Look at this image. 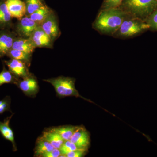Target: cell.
<instances>
[{
	"label": "cell",
	"mask_w": 157,
	"mask_h": 157,
	"mask_svg": "<svg viewBox=\"0 0 157 157\" xmlns=\"http://www.w3.org/2000/svg\"><path fill=\"white\" fill-rule=\"evenodd\" d=\"M149 29V26L145 21L128 15L112 36L120 39L132 38Z\"/></svg>",
	"instance_id": "obj_3"
},
{
	"label": "cell",
	"mask_w": 157,
	"mask_h": 157,
	"mask_svg": "<svg viewBox=\"0 0 157 157\" xmlns=\"http://www.w3.org/2000/svg\"><path fill=\"white\" fill-rule=\"evenodd\" d=\"M52 12V11L47 6L44 5L40 9L29 15V17L40 26L46 17Z\"/></svg>",
	"instance_id": "obj_16"
},
{
	"label": "cell",
	"mask_w": 157,
	"mask_h": 157,
	"mask_svg": "<svg viewBox=\"0 0 157 157\" xmlns=\"http://www.w3.org/2000/svg\"><path fill=\"white\" fill-rule=\"evenodd\" d=\"M128 15L119 8L101 10L93 28L100 33L113 36Z\"/></svg>",
	"instance_id": "obj_1"
},
{
	"label": "cell",
	"mask_w": 157,
	"mask_h": 157,
	"mask_svg": "<svg viewBox=\"0 0 157 157\" xmlns=\"http://www.w3.org/2000/svg\"><path fill=\"white\" fill-rule=\"evenodd\" d=\"M39 26L30 17L27 16L19 20L17 25V32L23 38H29Z\"/></svg>",
	"instance_id": "obj_8"
},
{
	"label": "cell",
	"mask_w": 157,
	"mask_h": 157,
	"mask_svg": "<svg viewBox=\"0 0 157 157\" xmlns=\"http://www.w3.org/2000/svg\"><path fill=\"white\" fill-rule=\"evenodd\" d=\"M44 81L49 82L53 86L57 95L60 98L75 97L81 98L86 101L89 100L82 97L75 88V79L64 76H59L56 78L44 79Z\"/></svg>",
	"instance_id": "obj_4"
},
{
	"label": "cell",
	"mask_w": 157,
	"mask_h": 157,
	"mask_svg": "<svg viewBox=\"0 0 157 157\" xmlns=\"http://www.w3.org/2000/svg\"><path fill=\"white\" fill-rule=\"evenodd\" d=\"M26 14L28 16L33 14L37 10L44 6L42 0H26Z\"/></svg>",
	"instance_id": "obj_22"
},
{
	"label": "cell",
	"mask_w": 157,
	"mask_h": 157,
	"mask_svg": "<svg viewBox=\"0 0 157 157\" xmlns=\"http://www.w3.org/2000/svg\"><path fill=\"white\" fill-rule=\"evenodd\" d=\"M13 115V114H12L11 116L6 118L3 122L0 121V133L5 139L11 142L13 151H15L17 150V149L14 140V132L9 125Z\"/></svg>",
	"instance_id": "obj_12"
},
{
	"label": "cell",
	"mask_w": 157,
	"mask_h": 157,
	"mask_svg": "<svg viewBox=\"0 0 157 157\" xmlns=\"http://www.w3.org/2000/svg\"><path fill=\"white\" fill-rule=\"evenodd\" d=\"M17 86L25 95L28 97H35L39 92L38 81L35 76L31 74L19 80Z\"/></svg>",
	"instance_id": "obj_5"
},
{
	"label": "cell",
	"mask_w": 157,
	"mask_h": 157,
	"mask_svg": "<svg viewBox=\"0 0 157 157\" xmlns=\"http://www.w3.org/2000/svg\"><path fill=\"white\" fill-rule=\"evenodd\" d=\"M11 18L6 3H0V28L4 27L9 24Z\"/></svg>",
	"instance_id": "obj_21"
},
{
	"label": "cell",
	"mask_w": 157,
	"mask_h": 157,
	"mask_svg": "<svg viewBox=\"0 0 157 157\" xmlns=\"http://www.w3.org/2000/svg\"><path fill=\"white\" fill-rule=\"evenodd\" d=\"M14 40V37L10 33L0 32V56L7 54L12 48Z\"/></svg>",
	"instance_id": "obj_14"
},
{
	"label": "cell",
	"mask_w": 157,
	"mask_h": 157,
	"mask_svg": "<svg viewBox=\"0 0 157 157\" xmlns=\"http://www.w3.org/2000/svg\"><path fill=\"white\" fill-rule=\"evenodd\" d=\"M11 98L9 96H7L0 101V114L6 111H11Z\"/></svg>",
	"instance_id": "obj_26"
},
{
	"label": "cell",
	"mask_w": 157,
	"mask_h": 157,
	"mask_svg": "<svg viewBox=\"0 0 157 157\" xmlns=\"http://www.w3.org/2000/svg\"><path fill=\"white\" fill-rule=\"evenodd\" d=\"M36 46L29 38H20L14 39L12 48L32 54Z\"/></svg>",
	"instance_id": "obj_15"
},
{
	"label": "cell",
	"mask_w": 157,
	"mask_h": 157,
	"mask_svg": "<svg viewBox=\"0 0 157 157\" xmlns=\"http://www.w3.org/2000/svg\"><path fill=\"white\" fill-rule=\"evenodd\" d=\"M79 126L72 125L62 126L51 128L52 130L58 133L62 138L66 140H70L74 133Z\"/></svg>",
	"instance_id": "obj_17"
},
{
	"label": "cell",
	"mask_w": 157,
	"mask_h": 157,
	"mask_svg": "<svg viewBox=\"0 0 157 157\" xmlns=\"http://www.w3.org/2000/svg\"><path fill=\"white\" fill-rule=\"evenodd\" d=\"M6 64L9 71L17 78H22L30 74L27 66V64L21 61L11 59L10 60L6 61Z\"/></svg>",
	"instance_id": "obj_11"
},
{
	"label": "cell",
	"mask_w": 157,
	"mask_h": 157,
	"mask_svg": "<svg viewBox=\"0 0 157 157\" xmlns=\"http://www.w3.org/2000/svg\"><path fill=\"white\" fill-rule=\"evenodd\" d=\"M5 3L12 18L19 21L26 14L25 3L21 0H7Z\"/></svg>",
	"instance_id": "obj_10"
},
{
	"label": "cell",
	"mask_w": 157,
	"mask_h": 157,
	"mask_svg": "<svg viewBox=\"0 0 157 157\" xmlns=\"http://www.w3.org/2000/svg\"><path fill=\"white\" fill-rule=\"evenodd\" d=\"M119 8L128 15L145 21L157 9V0H124Z\"/></svg>",
	"instance_id": "obj_2"
},
{
	"label": "cell",
	"mask_w": 157,
	"mask_h": 157,
	"mask_svg": "<svg viewBox=\"0 0 157 157\" xmlns=\"http://www.w3.org/2000/svg\"><path fill=\"white\" fill-rule=\"evenodd\" d=\"M31 54H32L27 53L22 51L11 48L9 51L7 55L11 58V59L19 60L24 62L27 64H28L30 61Z\"/></svg>",
	"instance_id": "obj_19"
},
{
	"label": "cell",
	"mask_w": 157,
	"mask_h": 157,
	"mask_svg": "<svg viewBox=\"0 0 157 157\" xmlns=\"http://www.w3.org/2000/svg\"><path fill=\"white\" fill-rule=\"evenodd\" d=\"M19 80L17 77L5 67L0 73V86L6 83H13L17 85Z\"/></svg>",
	"instance_id": "obj_20"
},
{
	"label": "cell",
	"mask_w": 157,
	"mask_h": 157,
	"mask_svg": "<svg viewBox=\"0 0 157 157\" xmlns=\"http://www.w3.org/2000/svg\"><path fill=\"white\" fill-rule=\"evenodd\" d=\"M59 149L61 153L60 157H65V155L68 153L80 149L78 148L76 144L71 142L70 140H68L65 141Z\"/></svg>",
	"instance_id": "obj_23"
},
{
	"label": "cell",
	"mask_w": 157,
	"mask_h": 157,
	"mask_svg": "<svg viewBox=\"0 0 157 157\" xmlns=\"http://www.w3.org/2000/svg\"><path fill=\"white\" fill-rule=\"evenodd\" d=\"M124 0H104L101 10L119 8Z\"/></svg>",
	"instance_id": "obj_24"
},
{
	"label": "cell",
	"mask_w": 157,
	"mask_h": 157,
	"mask_svg": "<svg viewBox=\"0 0 157 157\" xmlns=\"http://www.w3.org/2000/svg\"><path fill=\"white\" fill-rule=\"evenodd\" d=\"M145 21L149 26V30L157 31V9L152 12Z\"/></svg>",
	"instance_id": "obj_25"
},
{
	"label": "cell",
	"mask_w": 157,
	"mask_h": 157,
	"mask_svg": "<svg viewBox=\"0 0 157 157\" xmlns=\"http://www.w3.org/2000/svg\"><path fill=\"white\" fill-rule=\"evenodd\" d=\"M41 137L48 141L54 148H60L65 141L58 133L51 129L43 132Z\"/></svg>",
	"instance_id": "obj_13"
},
{
	"label": "cell",
	"mask_w": 157,
	"mask_h": 157,
	"mask_svg": "<svg viewBox=\"0 0 157 157\" xmlns=\"http://www.w3.org/2000/svg\"><path fill=\"white\" fill-rule=\"evenodd\" d=\"M70 141L80 149L88 150L90 144V137L88 131L83 126H79L74 133Z\"/></svg>",
	"instance_id": "obj_7"
},
{
	"label": "cell",
	"mask_w": 157,
	"mask_h": 157,
	"mask_svg": "<svg viewBox=\"0 0 157 157\" xmlns=\"http://www.w3.org/2000/svg\"><path fill=\"white\" fill-rule=\"evenodd\" d=\"M88 150L78 149L68 153L65 157H83L86 155Z\"/></svg>",
	"instance_id": "obj_27"
},
{
	"label": "cell",
	"mask_w": 157,
	"mask_h": 157,
	"mask_svg": "<svg viewBox=\"0 0 157 157\" xmlns=\"http://www.w3.org/2000/svg\"><path fill=\"white\" fill-rule=\"evenodd\" d=\"M54 148L48 141L42 139L41 137H39L36 144L34 155L35 156L41 157L42 155L51 151Z\"/></svg>",
	"instance_id": "obj_18"
},
{
	"label": "cell",
	"mask_w": 157,
	"mask_h": 157,
	"mask_svg": "<svg viewBox=\"0 0 157 157\" xmlns=\"http://www.w3.org/2000/svg\"><path fill=\"white\" fill-rule=\"evenodd\" d=\"M29 38L36 48H50L52 46L53 41L40 26L35 30Z\"/></svg>",
	"instance_id": "obj_9"
},
{
	"label": "cell",
	"mask_w": 157,
	"mask_h": 157,
	"mask_svg": "<svg viewBox=\"0 0 157 157\" xmlns=\"http://www.w3.org/2000/svg\"><path fill=\"white\" fill-rule=\"evenodd\" d=\"M61 155L59 149L54 148L51 151L44 154L41 155L42 157H59Z\"/></svg>",
	"instance_id": "obj_28"
},
{
	"label": "cell",
	"mask_w": 157,
	"mask_h": 157,
	"mask_svg": "<svg viewBox=\"0 0 157 157\" xmlns=\"http://www.w3.org/2000/svg\"><path fill=\"white\" fill-rule=\"evenodd\" d=\"M40 26L52 41L59 36L60 30L56 15L52 12L40 25Z\"/></svg>",
	"instance_id": "obj_6"
}]
</instances>
